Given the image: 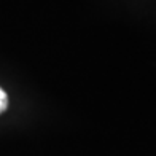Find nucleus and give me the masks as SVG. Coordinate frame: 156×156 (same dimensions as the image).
<instances>
[{
  "instance_id": "f257e3e1",
  "label": "nucleus",
  "mask_w": 156,
  "mask_h": 156,
  "mask_svg": "<svg viewBox=\"0 0 156 156\" xmlns=\"http://www.w3.org/2000/svg\"><path fill=\"white\" fill-rule=\"evenodd\" d=\"M8 107V97H6V93L0 88V113H3Z\"/></svg>"
}]
</instances>
